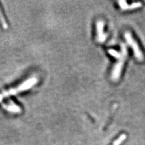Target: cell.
Masks as SVG:
<instances>
[{"instance_id": "1", "label": "cell", "mask_w": 145, "mask_h": 145, "mask_svg": "<svg viewBox=\"0 0 145 145\" xmlns=\"http://www.w3.org/2000/svg\"><path fill=\"white\" fill-rule=\"evenodd\" d=\"M121 55L120 57L117 59V61L113 67V69L111 73V79L113 82H117L120 78L122 70L126 60L127 56H128V50H127L126 46L125 44L121 45Z\"/></svg>"}, {"instance_id": "5", "label": "cell", "mask_w": 145, "mask_h": 145, "mask_svg": "<svg viewBox=\"0 0 145 145\" xmlns=\"http://www.w3.org/2000/svg\"><path fill=\"white\" fill-rule=\"evenodd\" d=\"M119 5L122 10H132V9H135L142 6V4L138 3H134L132 4H128L125 1H119L118 2Z\"/></svg>"}, {"instance_id": "4", "label": "cell", "mask_w": 145, "mask_h": 145, "mask_svg": "<svg viewBox=\"0 0 145 145\" xmlns=\"http://www.w3.org/2000/svg\"><path fill=\"white\" fill-rule=\"evenodd\" d=\"M105 22L102 20H99L96 22V41L98 43H103L106 40L107 38L106 33L104 31Z\"/></svg>"}, {"instance_id": "2", "label": "cell", "mask_w": 145, "mask_h": 145, "mask_svg": "<svg viewBox=\"0 0 145 145\" xmlns=\"http://www.w3.org/2000/svg\"><path fill=\"white\" fill-rule=\"evenodd\" d=\"M38 82V79L36 78H32L27 79L23 83L18 86L16 88L10 89V90L7 91L5 93L0 95V100H1L3 97H7L10 95H15L17 93H19L20 92L24 91H26L29 89H30L31 87L36 85Z\"/></svg>"}, {"instance_id": "3", "label": "cell", "mask_w": 145, "mask_h": 145, "mask_svg": "<svg viewBox=\"0 0 145 145\" xmlns=\"http://www.w3.org/2000/svg\"><path fill=\"white\" fill-rule=\"evenodd\" d=\"M125 38L127 43H128L129 46L133 48V50L134 52V56L135 58L138 61H143L144 59V55L143 52H142L141 49L139 47L137 42L133 38V36L131 35V33L129 31H126L125 33Z\"/></svg>"}, {"instance_id": "6", "label": "cell", "mask_w": 145, "mask_h": 145, "mask_svg": "<svg viewBox=\"0 0 145 145\" xmlns=\"http://www.w3.org/2000/svg\"><path fill=\"white\" fill-rule=\"evenodd\" d=\"M108 53L111 56L115 57L116 59H118V58L120 57V56L121 55V52H117V51L115 50H113V49L109 50Z\"/></svg>"}]
</instances>
